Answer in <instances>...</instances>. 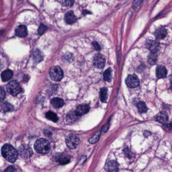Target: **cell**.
Masks as SVG:
<instances>
[{"label":"cell","instance_id":"cell-6","mask_svg":"<svg viewBox=\"0 0 172 172\" xmlns=\"http://www.w3.org/2000/svg\"><path fill=\"white\" fill-rule=\"evenodd\" d=\"M139 79L136 75H129L125 80V83L129 88H135L139 84Z\"/></svg>","mask_w":172,"mask_h":172},{"label":"cell","instance_id":"cell-21","mask_svg":"<svg viewBox=\"0 0 172 172\" xmlns=\"http://www.w3.org/2000/svg\"><path fill=\"white\" fill-rule=\"evenodd\" d=\"M157 120L161 123H166L168 120V116L166 113H160L157 116Z\"/></svg>","mask_w":172,"mask_h":172},{"label":"cell","instance_id":"cell-15","mask_svg":"<svg viewBox=\"0 0 172 172\" xmlns=\"http://www.w3.org/2000/svg\"><path fill=\"white\" fill-rule=\"evenodd\" d=\"M13 73L10 70L3 71L1 74V78L3 81H8L12 77Z\"/></svg>","mask_w":172,"mask_h":172},{"label":"cell","instance_id":"cell-26","mask_svg":"<svg viewBox=\"0 0 172 172\" xmlns=\"http://www.w3.org/2000/svg\"><path fill=\"white\" fill-rule=\"evenodd\" d=\"M59 162L61 164H66L69 162V159L64 156H61L59 158Z\"/></svg>","mask_w":172,"mask_h":172},{"label":"cell","instance_id":"cell-18","mask_svg":"<svg viewBox=\"0 0 172 172\" xmlns=\"http://www.w3.org/2000/svg\"><path fill=\"white\" fill-rule=\"evenodd\" d=\"M100 98L103 103H106L108 99V89L107 88H104L100 91Z\"/></svg>","mask_w":172,"mask_h":172},{"label":"cell","instance_id":"cell-10","mask_svg":"<svg viewBox=\"0 0 172 172\" xmlns=\"http://www.w3.org/2000/svg\"><path fill=\"white\" fill-rule=\"evenodd\" d=\"M90 107L88 104H81L78 106L75 112L77 116H81L88 112Z\"/></svg>","mask_w":172,"mask_h":172},{"label":"cell","instance_id":"cell-22","mask_svg":"<svg viewBox=\"0 0 172 172\" xmlns=\"http://www.w3.org/2000/svg\"><path fill=\"white\" fill-rule=\"evenodd\" d=\"M104 79L106 81H110L112 79V70L111 68L106 70L104 73Z\"/></svg>","mask_w":172,"mask_h":172},{"label":"cell","instance_id":"cell-12","mask_svg":"<svg viewBox=\"0 0 172 172\" xmlns=\"http://www.w3.org/2000/svg\"><path fill=\"white\" fill-rule=\"evenodd\" d=\"M65 20L69 24H72L76 20V17L72 11H69L65 16Z\"/></svg>","mask_w":172,"mask_h":172},{"label":"cell","instance_id":"cell-29","mask_svg":"<svg viewBox=\"0 0 172 172\" xmlns=\"http://www.w3.org/2000/svg\"><path fill=\"white\" fill-rule=\"evenodd\" d=\"M3 108L5 111H12L13 110V108L11 106V104H4Z\"/></svg>","mask_w":172,"mask_h":172},{"label":"cell","instance_id":"cell-5","mask_svg":"<svg viewBox=\"0 0 172 172\" xmlns=\"http://www.w3.org/2000/svg\"><path fill=\"white\" fill-rule=\"evenodd\" d=\"M50 75L52 80L55 81H59L62 79L63 72L60 67L54 66L50 70Z\"/></svg>","mask_w":172,"mask_h":172},{"label":"cell","instance_id":"cell-7","mask_svg":"<svg viewBox=\"0 0 172 172\" xmlns=\"http://www.w3.org/2000/svg\"><path fill=\"white\" fill-rule=\"evenodd\" d=\"M19 153L20 156L24 158H29L33 154L32 149L27 145H23L19 149Z\"/></svg>","mask_w":172,"mask_h":172},{"label":"cell","instance_id":"cell-28","mask_svg":"<svg viewBox=\"0 0 172 172\" xmlns=\"http://www.w3.org/2000/svg\"><path fill=\"white\" fill-rule=\"evenodd\" d=\"M6 96V93L3 88L0 87V102L4 100Z\"/></svg>","mask_w":172,"mask_h":172},{"label":"cell","instance_id":"cell-32","mask_svg":"<svg viewBox=\"0 0 172 172\" xmlns=\"http://www.w3.org/2000/svg\"><path fill=\"white\" fill-rule=\"evenodd\" d=\"M151 59H150V62L151 63V64H153V63H155V62H156V60H157V59H156V55H155L153 54L151 56Z\"/></svg>","mask_w":172,"mask_h":172},{"label":"cell","instance_id":"cell-3","mask_svg":"<svg viewBox=\"0 0 172 172\" xmlns=\"http://www.w3.org/2000/svg\"><path fill=\"white\" fill-rule=\"evenodd\" d=\"M7 90L12 96H16L21 92V88L18 82L12 81L7 84Z\"/></svg>","mask_w":172,"mask_h":172},{"label":"cell","instance_id":"cell-23","mask_svg":"<svg viewBox=\"0 0 172 172\" xmlns=\"http://www.w3.org/2000/svg\"><path fill=\"white\" fill-rule=\"evenodd\" d=\"M137 108L139 112L141 113L146 112V111H147L146 105L145 104V103L142 102V101H140L139 103H138Z\"/></svg>","mask_w":172,"mask_h":172},{"label":"cell","instance_id":"cell-4","mask_svg":"<svg viewBox=\"0 0 172 172\" xmlns=\"http://www.w3.org/2000/svg\"><path fill=\"white\" fill-rule=\"evenodd\" d=\"M80 142L79 138L76 135L71 134L68 135L66 140L67 146L70 149H74L78 146Z\"/></svg>","mask_w":172,"mask_h":172},{"label":"cell","instance_id":"cell-19","mask_svg":"<svg viewBox=\"0 0 172 172\" xmlns=\"http://www.w3.org/2000/svg\"><path fill=\"white\" fill-rule=\"evenodd\" d=\"M166 35V31L165 28H158L155 31V36L158 39H162L165 37Z\"/></svg>","mask_w":172,"mask_h":172},{"label":"cell","instance_id":"cell-17","mask_svg":"<svg viewBox=\"0 0 172 172\" xmlns=\"http://www.w3.org/2000/svg\"><path fill=\"white\" fill-rule=\"evenodd\" d=\"M78 117V116L76 115L75 112H73V111L70 112L67 115V122L70 123H74L77 120Z\"/></svg>","mask_w":172,"mask_h":172},{"label":"cell","instance_id":"cell-30","mask_svg":"<svg viewBox=\"0 0 172 172\" xmlns=\"http://www.w3.org/2000/svg\"><path fill=\"white\" fill-rule=\"evenodd\" d=\"M60 3H61L62 4L64 5L65 6H71L73 4V3H74V1H59Z\"/></svg>","mask_w":172,"mask_h":172},{"label":"cell","instance_id":"cell-24","mask_svg":"<svg viewBox=\"0 0 172 172\" xmlns=\"http://www.w3.org/2000/svg\"><path fill=\"white\" fill-rule=\"evenodd\" d=\"M101 133V131L100 130L98 132L95 134L92 137L90 138L89 139V141L90 143H95L99 140V137H100V134Z\"/></svg>","mask_w":172,"mask_h":172},{"label":"cell","instance_id":"cell-14","mask_svg":"<svg viewBox=\"0 0 172 172\" xmlns=\"http://www.w3.org/2000/svg\"><path fill=\"white\" fill-rule=\"evenodd\" d=\"M108 170L110 172H117L118 171V165L116 162L114 161H109L107 162Z\"/></svg>","mask_w":172,"mask_h":172},{"label":"cell","instance_id":"cell-20","mask_svg":"<svg viewBox=\"0 0 172 172\" xmlns=\"http://www.w3.org/2000/svg\"><path fill=\"white\" fill-rule=\"evenodd\" d=\"M46 117L47 119L54 122H57L58 120V118L57 115L51 111H49L46 114Z\"/></svg>","mask_w":172,"mask_h":172},{"label":"cell","instance_id":"cell-25","mask_svg":"<svg viewBox=\"0 0 172 172\" xmlns=\"http://www.w3.org/2000/svg\"><path fill=\"white\" fill-rule=\"evenodd\" d=\"M33 58L35 59V60L37 61V62H40V61H42V60L43 59V55H42L41 52L37 50L34 53Z\"/></svg>","mask_w":172,"mask_h":172},{"label":"cell","instance_id":"cell-11","mask_svg":"<svg viewBox=\"0 0 172 172\" xmlns=\"http://www.w3.org/2000/svg\"><path fill=\"white\" fill-rule=\"evenodd\" d=\"M16 35L19 37H25L28 35V31L25 25H21L18 26L16 28Z\"/></svg>","mask_w":172,"mask_h":172},{"label":"cell","instance_id":"cell-27","mask_svg":"<svg viewBox=\"0 0 172 172\" xmlns=\"http://www.w3.org/2000/svg\"><path fill=\"white\" fill-rule=\"evenodd\" d=\"M47 31V27L44 26L43 24H41L40 27H39V29H38V32L39 35H42V34H43L46 32Z\"/></svg>","mask_w":172,"mask_h":172},{"label":"cell","instance_id":"cell-9","mask_svg":"<svg viewBox=\"0 0 172 172\" xmlns=\"http://www.w3.org/2000/svg\"><path fill=\"white\" fill-rule=\"evenodd\" d=\"M146 47L154 54L157 53L160 49V44L155 40H149L146 43Z\"/></svg>","mask_w":172,"mask_h":172},{"label":"cell","instance_id":"cell-1","mask_svg":"<svg viewBox=\"0 0 172 172\" xmlns=\"http://www.w3.org/2000/svg\"><path fill=\"white\" fill-rule=\"evenodd\" d=\"M1 153L3 157L9 162H14L18 158V151L10 144H5L2 148Z\"/></svg>","mask_w":172,"mask_h":172},{"label":"cell","instance_id":"cell-31","mask_svg":"<svg viewBox=\"0 0 172 172\" xmlns=\"http://www.w3.org/2000/svg\"><path fill=\"white\" fill-rule=\"evenodd\" d=\"M4 172H16V170L13 166H10L5 170Z\"/></svg>","mask_w":172,"mask_h":172},{"label":"cell","instance_id":"cell-13","mask_svg":"<svg viewBox=\"0 0 172 172\" xmlns=\"http://www.w3.org/2000/svg\"><path fill=\"white\" fill-rule=\"evenodd\" d=\"M167 74V70L163 66H159L156 69V75L158 78L165 77Z\"/></svg>","mask_w":172,"mask_h":172},{"label":"cell","instance_id":"cell-8","mask_svg":"<svg viewBox=\"0 0 172 172\" xmlns=\"http://www.w3.org/2000/svg\"><path fill=\"white\" fill-rule=\"evenodd\" d=\"M105 63V59L101 55H96L94 57L93 61V64L96 68L101 69L104 67Z\"/></svg>","mask_w":172,"mask_h":172},{"label":"cell","instance_id":"cell-16","mask_svg":"<svg viewBox=\"0 0 172 172\" xmlns=\"http://www.w3.org/2000/svg\"><path fill=\"white\" fill-rule=\"evenodd\" d=\"M51 104L55 108H60L64 105V101L62 99L55 97L51 100Z\"/></svg>","mask_w":172,"mask_h":172},{"label":"cell","instance_id":"cell-2","mask_svg":"<svg viewBox=\"0 0 172 172\" xmlns=\"http://www.w3.org/2000/svg\"><path fill=\"white\" fill-rule=\"evenodd\" d=\"M35 149L39 154H47L50 150V142L46 139H39L35 143Z\"/></svg>","mask_w":172,"mask_h":172}]
</instances>
